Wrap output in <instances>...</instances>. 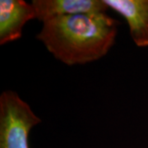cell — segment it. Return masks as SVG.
I'll return each mask as SVG.
<instances>
[{"mask_svg":"<svg viewBox=\"0 0 148 148\" xmlns=\"http://www.w3.org/2000/svg\"><path fill=\"white\" fill-rule=\"evenodd\" d=\"M120 21L106 12L53 17L36 36L61 63L82 65L106 56L115 44Z\"/></svg>","mask_w":148,"mask_h":148,"instance_id":"6da1fadb","label":"cell"},{"mask_svg":"<svg viewBox=\"0 0 148 148\" xmlns=\"http://www.w3.org/2000/svg\"><path fill=\"white\" fill-rule=\"evenodd\" d=\"M40 123L41 119L15 90L1 93L0 148H30V132Z\"/></svg>","mask_w":148,"mask_h":148,"instance_id":"7a4b0ae2","label":"cell"},{"mask_svg":"<svg viewBox=\"0 0 148 148\" xmlns=\"http://www.w3.org/2000/svg\"><path fill=\"white\" fill-rule=\"evenodd\" d=\"M36 19L32 3L24 0L0 1V45H4L21 39L23 27Z\"/></svg>","mask_w":148,"mask_h":148,"instance_id":"3957f363","label":"cell"},{"mask_svg":"<svg viewBox=\"0 0 148 148\" xmlns=\"http://www.w3.org/2000/svg\"><path fill=\"white\" fill-rule=\"evenodd\" d=\"M111 10L127 21L129 34L138 47L148 46V0H104Z\"/></svg>","mask_w":148,"mask_h":148,"instance_id":"277c9868","label":"cell"},{"mask_svg":"<svg viewBox=\"0 0 148 148\" xmlns=\"http://www.w3.org/2000/svg\"><path fill=\"white\" fill-rule=\"evenodd\" d=\"M32 3L36 19L42 22L58 16L106 12L110 9L104 0H33Z\"/></svg>","mask_w":148,"mask_h":148,"instance_id":"5b68a950","label":"cell"}]
</instances>
